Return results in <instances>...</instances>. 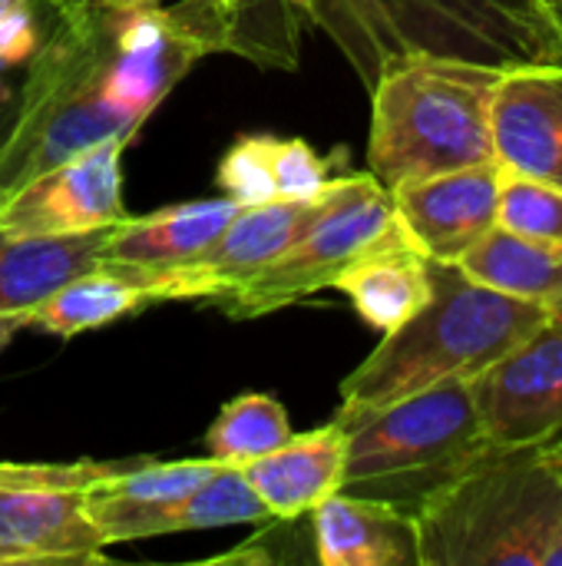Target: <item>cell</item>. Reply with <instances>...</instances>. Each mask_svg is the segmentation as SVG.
I'll list each match as a JSON object with an SVG mask.
<instances>
[{
  "instance_id": "cell-1",
  "label": "cell",
  "mask_w": 562,
  "mask_h": 566,
  "mask_svg": "<svg viewBox=\"0 0 562 566\" xmlns=\"http://www.w3.org/2000/svg\"><path fill=\"white\" fill-rule=\"evenodd\" d=\"M434 295L341 381V411H374L401 398L474 381L550 322V308L494 292L450 262H431Z\"/></svg>"
},
{
  "instance_id": "cell-2",
  "label": "cell",
  "mask_w": 562,
  "mask_h": 566,
  "mask_svg": "<svg viewBox=\"0 0 562 566\" xmlns=\"http://www.w3.org/2000/svg\"><path fill=\"white\" fill-rule=\"evenodd\" d=\"M562 514V438L490 444L414 514L421 566H543Z\"/></svg>"
},
{
  "instance_id": "cell-3",
  "label": "cell",
  "mask_w": 562,
  "mask_h": 566,
  "mask_svg": "<svg viewBox=\"0 0 562 566\" xmlns=\"http://www.w3.org/2000/svg\"><path fill=\"white\" fill-rule=\"evenodd\" d=\"M364 86L397 56H457L500 70L562 60V0H321L315 20Z\"/></svg>"
},
{
  "instance_id": "cell-4",
  "label": "cell",
  "mask_w": 562,
  "mask_h": 566,
  "mask_svg": "<svg viewBox=\"0 0 562 566\" xmlns=\"http://www.w3.org/2000/svg\"><path fill=\"white\" fill-rule=\"evenodd\" d=\"M503 70L457 56H397L371 90L368 172L394 189L411 179L497 163L490 113Z\"/></svg>"
},
{
  "instance_id": "cell-5",
  "label": "cell",
  "mask_w": 562,
  "mask_h": 566,
  "mask_svg": "<svg viewBox=\"0 0 562 566\" xmlns=\"http://www.w3.org/2000/svg\"><path fill=\"white\" fill-rule=\"evenodd\" d=\"M136 129L113 86L106 10L76 7L36 56L20 113L0 139V199L86 146L109 136L132 139Z\"/></svg>"
},
{
  "instance_id": "cell-6",
  "label": "cell",
  "mask_w": 562,
  "mask_h": 566,
  "mask_svg": "<svg viewBox=\"0 0 562 566\" xmlns=\"http://www.w3.org/2000/svg\"><path fill=\"white\" fill-rule=\"evenodd\" d=\"M348 431L341 494L417 514L494 441L470 381L441 385L374 411H338Z\"/></svg>"
},
{
  "instance_id": "cell-7",
  "label": "cell",
  "mask_w": 562,
  "mask_h": 566,
  "mask_svg": "<svg viewBox=\"0 0 562 566\" xmlns=\"http://www.w3.org/2000/svg\"><path fill=\"white\" fill-rule=\"evenodd\" d=\"M394 235H401V226L391 189L371 172L335 176L308 229L275 262L215 305L232 318H258L298 305L321 289H331L354 259Z\"/></svg>"
},
{
  "instance_id": "cell-8",
  "label": "cell",
  "mask_w": 562,
  "mask_h": 566,
  "mask_svg": "<svg viewBox=\"0 0 562 566\" xmlns=\"http://www.w3.org/2000/svg\"><path fill=\"white\" fill-rule=\"evenodd\" d=\"M123 468L0 461V566L106 564V541L86 514V488Z\"/></svg>"
},
{
  "instance_id": "cell-9",
  "label": "cell",
  "mask_w": 562,
  "mask_h": 566,
  "mask_svg": "<svg viewBox=\"0 0 562 566\" xmlns=\"http://www.w3.org/2000/svg\"><path fill=\"white\" fill-rule=\"evenodd\" d=\"M126 143V136L99 139L10 189L0 199V229L17 235H66L123 222Z\"/></svg>"
},
{
  "instance_id": "cell-10",
  "label": "cell",
  "mask_w": 562,
  "mask_h": 566,
  "mask_svg": "<svg viewBox=\"0 0 562 566\" xmlns=\"http://www.w3.org/2000/svg\"><path fill=\"white\" fill-rule=\"evenodd\" d=\"M328 182L315 196L238 206V212L229 219V226L202 255L176 269H156V272H166L172 285V302L189 298V302L215 305L222 295H229L232 289L258 275L308 229V222L315 219V212L321 209L328 196Z\"/></svg>"
},
{
  "instance_id": "cell-11",
  "label": "cell",
  "mask_w": 562,
  "mask_h": 566,
  "mask_svg": "<svg viewBox=\"0 0 562 566\" xmlns=\"http://www.w3.org/2000/svg\"><path fill=\"white\" fill-rule=\"evenodd\" d=\"M470 388L494 444L547 441L562 434V328L547 322L474 378Z\"/></svg>"
},
{
  "instance_id": "cell-12",
  "label": "cell",
  "mask_w": 562,
  "mask_h": 566,
  "mask_svg": "<svg viewBox=\"0 0 562 566\" xmlns=\"http://www.w3.org/2000/svg\"><path fill=\"white\" fill-rule=\"evenodd\" d=\"M503 169L497 163L464 166L391 189L404 239L431 262H457L497 226Z\"/></svg>"
},
{
  "instance_id": "cell-13",
  "label": "cell",
  "mask_w": 562,
  "mask_h": 566,
  "mask_svg": "<svg viewBox=\"0 0 562 566\" xmlns=\"http://www.w3.org/2000/svg\"><path fill=\"white\" fill-rule=\"evenodd\" d=\"M490 133L503 172L562 189V60L503 70Z\"/></svg>"
},
{
  "instance_id": "cell-14",
  "label": "cell",
  "mask_w": 562,
  "mask_h": 566,
  "mask_svg": "<svg viewBox=\"0 0 562 566\" xmlns=\"http://www.w3.org/2000/svg\"><path fill=\"white\" fill-rule=\"evenodd\" d=\"M348 461V431L335 418L308 434H291L282 448L248 461L242 474L265 501L272 517L295 521L341 491Z\"/></svg>"
},
{
  "instance_id": "cell-15",
  "label": "cell",
  "mask_w": 562,
  "mask_h": 566,
  "mask_svg": "<svg viewBox=\"0 0 562 566\" xmlns=\"http://www.w3.org/2000/svg\"><path fill=\"white\" fill-rule=\"evenodd\" d=\"M315 557L325 566H421L414 517L351 494H331L311 511Z\"/></svg>"
},
{
  "instance_id": "cell-16",
  "label": "cell",
  "mask_w": 562,
  "mask_h": 566,
  "mask_svg": "<svg viewBox=\"0 0 562 566\" xmlns=\"http://www.w3.org/2000/svg\"><path fill=\"white\" fill-rule=\"evenodd\" d=\"M152 302H172V285L166 272L129 269V265H99L26 312V328L73 338L79 332L103 328L136 308Z\"/></svg>"
},
{
  "instance_id": "cell-17",
  "label": "cell",
  "mask_w": 562,
  "mask_h": 566,
  "mask_svg": "<svg viewBox=\"0 0 562 566\" xmlns=\"http://www.w3.org/2000/svg\"><path fill=\"white\" fill-rule=\"evenodd\" d=\"M238 212L235 199H199L179 202L149 216H126L113 226L106 242L103 265H129V269H176L202 255L229 219Z\"/></svg>"
},
{
  "instance_id": "cell-18",
  "label": "cell",
  "mask_w": 562,
  "mask_h": 566,
  "mask_svg": "<svg viewBox=\"0 0 562 566\" xmlns=\"http://www.w3.org/2000/svg\"><path fill=\"white\" fill-rule=\"evenodd\" d=\"M113 226L66 235H17L0 229V312H30L66 282L106 259Z\"/></svg>"
},
{
  "instance_id": "cell-19",
  "label": "cell",
  "mask_w": 562,
  "mask_h": 566,
  "mask_svg": "<svg viewBox=\"0 0 562 566\" xmlns=\"http://www.w3.org/2000/svg\"><path fill=\"white\" fill-rule=\"evenodd\" d=\"M354 312L378 328L381 335L401 328L411 322L434 295V275H431V259H424L404 232L374 245L361 259H354L335 285Z\"/></svg>"
},
{
  "instance_id": "cell-20",
  "label": "cell",
  "mask_w": 562,
  "mask_h": 566,
  "mask_svg": "<svg viewBox=\"0 0 562 566\" xmlns=\"http://www.w3.org/2000/svg\"><path fill=\"white\" fill-rule=\"evenodd\" d=\"M328 179V159L305 139L242 136L219 163V189L238 206L315 196Z\"/></svg>"
},
{
  "instance_id": "cell-21",
  "label": "cell",
  "mask_w": 562,
  "mask_h": 566,
  "mask_svg": "<svg viewBox=\"0 0 562 566\" xmlns=\"http://www.w3.org/2000/svg\"><path fill=\"white\" fill-rule=\"evenodd\" d=\"M467 279L537 305L553 308L562 302V252L494 226L457 262Z\"/></svg>"
},
{
  "instance_id": "cell-22",
  "label": "cell",
  "mask_w": 562,
  "mask_h": 566,
  "mask_svg": "<svg viewBox=\"0 0 562 566\" xmlns=\"http://www.w3.org/2000/svg\"><path fill=\"white\" fill-rule=\"evenodd\" d=\"M272 521V511L255 494L242 468H219L209 481H202L195 491L149 511L132 541H149L162 534H182V531H209V527H232V524H262Z\"/></svg>"
},
{
  "instance_id": "cell-23",
  "label": "cell",
  "mask_w": 562,
  "mask_h": 566,
  "mask_svg": "<svg viewBox=\"0 0 562 566\" xmlns=\"http://www.w3.org/2000/svg\"><path fill=\"white\" fill-rule=\"evenodd\" d=\"M288 415L272 395H238L232 398L205 434L209 458L229 468H245L248 461L265 458L291 438Z\"/></svg>"
},
{
  "instance_id": "cell-24",
  "label": "cell",
  "mask_w": 562,
  "mask_h": 566,
  "mask_svg": "<svg viewBox=\"0 0 562 566\" xmlns=\"http://www.w3.org/2000/svg\"><path fill=\"white\" fill-rule=\"evenodd\" d=\"M497 226L562 252V189L503 172Z\"/></svg>"
},
{
  "instance_id": "cell-25",
  "label": "cell",
  "mask_w": 562,
  "mask_h": 566,
  "mask_svg": "<svg viewBox=\"0 0 562 566\" xmlns=\"http://www.w3.org/2000/svg\"><path fill=\"white\" fill-rule=\"evenodd\" d=\"M33 50V0H0V63H23Z\"/></svg>"
},
{
  "instance_id": "cell-26",
  "label": "cell",
  "mask_w": 562,
  "mask_h": 566,
  "mask_svg": "<svg viewBox=\"0 0 562 566\" xmlns=\"http://www.w3.org/2000/svg\"><path fill=\"white\" fill-rule=\"evenodd\" d=\"M26 328V312H0V352L13 342L17 332Z\"/></svg>"
},
{
  "instance_id": "cell-27",
  "label": "cell",
  "mask_w": 562,
  "mask_h": 566,
  "mask_svg": "<svg viewBox=\"0 0 562 566\" xmlns=\"http://www.w3.org/2000/svg\"><path fill=\"white\" fill-rule=\"evenodd\" d=\"M93 3H99V7H106V10H142V7H159L162 0H93Z\"/></svg>"
},
{
  "instance_id": "cell-28",
  "label": "cell",
  "mask_w": 562,
  "mask_h": 566,
  "mask_svg": "<svg viewBox=\"0 0 562 566\" xmlns=\"http://www.w3.org/2000/svg\"><path fill=\"white\" fill-rule=\"evenodd\" d=\"M543 566H562V514L560 524H556V534H553V544H550V551H547V564Z\"/></svg>"
},
{
  "instance_id": "cell-29",
  "label": "cell",
  "mask_w": 562,
  "mask_h": 566,
  "mask_svg": "<svg viewBox=\"0 0 562 566\" xmlns=\"http://www.w3.org/2000/svg\"><path fill=\"white\" fill-rule=\"evenodd\" d=\"M295 7H298V13L305 17V20H315V13H318V7H321V0H291Z\"/></svg>"
},
{
  "instance_id": "cell-30",
  "label": "cell",
  "mask_w": 562,
  "mask_h": 566,
  "mask_svg": "<svg viewBox=\"0 0 562 566\" xmlns=\"http://www.w3.org/2000/svg\"><path fill=\"white\" fill-rule=\"evenodd\" d=\"M550 322H553L556 328H562V302H556V305L550 308Z\"/></svg>"
}]
</instances>
